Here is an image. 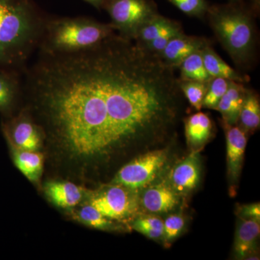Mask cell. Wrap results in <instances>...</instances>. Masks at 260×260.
Masks as SVG:
<instances>
[{"label": "cell", "instance_id": "6da1fadb", "mask_svg": "<svg viewBox=\"0 0 260 260\" xmlns=\"http://www.w3.org/2000/svg\"><path fill=\"white\" fill-rule=\"evenodd\" d=\"M175 70L114 34L87 50L38 53L24 70L23 93L72 153L98 158L172 131L182 93Z\"/></svg>", "mask_w": 260, "mask_h": 260}, {"label": "cell", "instance_id": "7a4b0ae2", "mask_svg": "<svg viewBox=\"0 0 260 260\" xmlns=\"http://www.w3.org/2000/svg\"><path fill=\"white\" fill-rule=\"evenodd\" d=\"M47 18L31 0H0V69L23 73Z\"/></svg>", "mask_w": 260, "mask_h": 260}, {"label": "cell", "instance_id": "3957f363", "mask_svg": "<svg viewBox=\"0 0 260 260\" xmlns=\"http://www.w3.org/2000/svg\"><path fill=\"white\" fill-rule=\"evenodd\" d=\"M116 32L111 23L84 17L47 18L38 53L60 54L87 50Z\"/></svg>", "mask_w": 260, "mask_h": 260}, {"label": "cell", "instance_id": "277c9868", "mask_svg": "<svg viewBox=\"0 0 260 260\" xmlns=\"http://www.w3.org/2000/svg\"><path fill=\"white\" fill-rule=\"evenodd\" d=\"M207 13L215 37L235 64L244 68L250 65L256 46L251 15L234 5L212 7Z\"/></svg>", "mask_w": 260, "mask_h": 260}, {"label": "cell", "instance_id": "5b68a950", "mask_svg": "<svg viewBox=\"0 0 260 260\" xmlns=\"http://www.w3.org/2000/svg\"><path fill=\"white\" fill-rule=\"evenodd\" d=\"M168 151L155 150L140 155L124 166L116 174L112 184L138 191L156 180L168 161Z\"/></svg>", "mask_w": 260, "mask_h": 260}, {"label": "cell", "instance_id": "8992f818", "mask_svg": "<svg viewBox=\"0 0 260 260\" xmlns=\"http://www.w3.org/2000/svg\"><path fill=\"white\" fill-rule=\"evenodd\" d=\"M103 6L116 31L132 39L143 24L158 14L155 5L148 0H104Z\"/></svg>", "mask_w": 260, "mask_h": 260}, {"label": "cell", "instance_id": "52a82bcc", "mask_svg": "<svg viewBox=\"0 0 260 260\" xmlns=\"http://www.w3.org/2000/svg\"><path fill=\"white\" fill-rule=\"evenodd\" d=\"M137 191L112 184L95 194L90 204L111 220H126L133 216L139 208V196Z\"/></svg>", "mask_w": 260, "mask_h": 260}, {"label": "cell", "instance_id": "ba28073f", "mask_svg": "<svg viewBox=\"0 0 260 260\" xmlns=\"http://www.w3.org/2000/svg\"><path fill=\"white\" fill-rule=\"evenodd\" d=\"M3 130L10 144L20 150L37 151L42 145L40 126L23 111L10 121L3 122Z\"/></svg>", "mask_w": 260, "mask_h": 260}, {"label": "cell", "instance_id": "9c48e42d", "mask_svg": "<svg viewBox=\"0 0 260 260\" xmlns=\"http://www.w3.org/2000/svg\"><path fill=\"white\" fill-rule=\"evenodd\" d=\"M200 150H191L184 160L178 162L169 173L167 179L179 196L194 191L201 179Z\"/></svg>", "mask_w": 260, "mask_h": 260}, {"label": "cell", "instance_id": "30bf717a", "mask_svg": "<svg viewBox=\"0 0 260 260\" xmlns=\"http://www.w3.org/2000/svg\"><path fill=\"white\" fill-rule=\"evenodd\" d=\"M222 123L226 138L228 179L234 189L242 173L247 138L245 132L239 126L231 125L224 121Z\"/></svg>", "mask_w": 260, "mask_h": 260}, {"label": "cell", "instance_id": "8fae6325", "mask_svg": "<svg viewBox=\"0 0 260 260\" xmlns=\"http://www.w3.org/2000/svg\"><path fill=\"white\" fill-rule=\"evenodd\" d=\"M141 197L140 205L150 213H170L179 205L180 196L174 190L167 178L145 187Z\"/></svg>", "mask_w": 260, "mask_h": 260}, {"label": "cell", "instance_id": "7c38bea8", "mask_svg": "<svg viewBox=\"0 0 260 260\" xmlns=\"http://www.w3.org/2000/svg\"><path fill=\"white\" fill-rule=\"evenodd\" d=\"M209 44L204 38L191 37L181 32L173 38L159 56L169 66L177 69L188 56L202 50Z\"/></svg>", "mask_w": 260, "mask_h": 260}, {"label": "cell", "instance_id": "4fadbf2b", "mask_svg": "<svg viewBox=\"0 0 260 260\" xmlns=\"http://www.w3.org/2000/svg\"><path fill=\"white\" fill-rule=\"evenodd\" d=\"M23 93V73L0 69V113L10 116L20 94Z\"/></svg>", "mask_w": 260, "mask_h": 260}, {"label": "cell", "instance_id": "5bb4252c", "mask_svg": "<svg viewBox=\"0 0 260 260\" xmlns=\"http://www.w3.org/2000/svg\"><path fill=\"white\" fill-rule=\"evenodd\" d=\"M260 221L238 217L234 251L237 259H246L256 249L260 234Z\"/></svg>", "mask_w": 260, "mask_h": 260}, {"label": "cell", "instance_id": "9a60e30c", "mask_svg": "<svg viewBox=\"0 0 260 260\" xmlns=\"http://www.w3.org/2000/svg\"><path fill=\"white\" fill-rule=\"evenodd\" d=\"M44 193L53 204L70 209L77 206L83 197L81 187L69 181H50L44 186Z\"/></svg>", "mask_w": 260, "mask_h": 260}, {"label": "cell", "instance_id": "2e32d148", "mask_svg": "<svg viewBox=\"0 0 260 260\" xmlns=\"http://www.w3.org/2000/svg\"><path fill=\"white\" fill-rule=\"evenodd\" d=\"M246 93V89L244 88L243 83L230 81L226 92L215 109L221 114L224 122L231 125L237 124Z\"/></svg>", "mask_w": 260, "mask_h": 260}, {"label": "cell", "instance_id": "e0dca14e", "mask_svg": "<svg viewBox=\"0 0 260 260\" xmlns=\"http://www.w3.org/2000/svg\"><path fill=\"white\" fill-rule=\"evenodd\" d=\"M184 129L186 142L191 150H200L211 138L213 122L209 116L199 111L186 118Z\"/></svg>", "mask_w": 260, "mask_h": 260}, {"label": "cell", "instance_id": "ac0fdd59", "mask_svg": "<svg viewBox=\"0 0 260 260\" xmlns=\"http://www.w3.org/2000/svg\"><path fill=\"white\" fill-rule=\"evenodd\" d=\"M15 167L31 182L37 183L44 169V155L37 151L20 150L10 145Z\"/></svg>", "mask_w": 260, "mask_h": 260}, {"label": "cell", "instance_id": "d6986e66", "mask_svg": "<svg viewBox=\"0 0 260 260\" xmlns=\"http://www.w3.org/2000/svg\"><path fill=\"white\" fill-rule=\"evenodd\" d=\"M202 56L205 69L212 78H222L239 83H244L246 81L243 75L222 59L210 47V44L202 49Z\"/></svg>", "mask_w": 260, "mask_h": 260}, {"label": "cell", "instance_id": "ffe728a7", "mask_svg": "<svg viewBox=\"0 0 260 260\" xmlns=\"http://www.w3.org/2000/svg\"><path fill=\"white\" fill-rule=\"evenodd\" d=\"M237 123L246 133H251L259 127L260 104L257 94L246 89L245 99Z\"/></svg>", "mask_w": 260, "mask_h": 260}, {"label": "cell", "instance_id": "44dd1931", "mask_svg": "<svg viewBox=\"0 0 260 260\" xmlns=\"http://www.w3.org/2000/svg\"><path fill=\"white\" fill-rule=\"evenodd\" d=\"M179 25L180 24L177 22L165 18L158 13L140 27L134 40L142 45H145L169 29Z\"/></svg>", "mask_w": 260, "mask_h": 260}, {"label": "cell", "instance_id": "7402d4cb", "mask_svg": "<svg viewBox=\"0 0 260 260\" xmlns=\"http://www.w3.org/2000/svg\"><path fill=\"white\" fill-rule=\"evenodd\" d=\"M178 68L180 70V80H194L209 83L212 79L205 69L202 50L196 51L188 56Z\"/></svg>", "mask_w": 260, "mask_h": 260}, {"label": "cell", "instance_id": "603a6c76", "mask_svg": "<svg viewBox=\"0 0 260 260\" xmlns=\"http://www.w3.org/2000/svg\"><path fill=\"white\" fill-rule=\"evenodd\" d=\"M74 217L78 221L92 229L103 231H114L117 229L114 220L104 216L90 204L78 210Z\"/></svg>", "mask_w": 260, "mask_h": 260}, {"label": "cell", "instance_id": "cb8c5ba5", "mask_svg": "<svg viewBox=\"0 0 260 260\" xmlns=\"http://www.w3.org/2000/svg\"><path fill=\"white\" fill-rule=\"evenodd\" d=\"M132 227L136 232L148 239H162L164 234V221L154 215H141L135 218Z\"/></svg>", "mask_w": 260, "mask_h": 260}, {"label": "cell", "instance_id": "d4e9b609", "mask_svg": "<svg viewBox=\"0 0 260 260\" xmlns=\"http://www.w3.org/2000/svg\"><path fill=\"white\" fill-rule=\"evenodd\" d=\"M209 83L194 81V80H180V88L184 96L191 107L197 111L201 110L205 94Z\"/></svg>", "mask_w": 260, "mask_h": 260}, {"label": "cell", "instance_id": "484cf974", "mask_svg": "<svg viewBox=\"0 0 260 260\" xmlns=\"http://www.w3.org/2000/svg\"><path fill=\"white\" fill-rule=\"evenodd\" d=\"M230 80L213 78L208 84V90L203 102V108L215 110L219 102L226 92Z\"/></svg>", "mask_w": 260, "mask_h": 260}, {"label": "cell", "instance_id": "4316f807", "mask_svg": "<svg viewBox=\"0 0 260 260\" xmlns=\"http://www.w3.org/2000/svg\"><path fill=\"white\" fill-rule=\"evenodd\" d=\"M185 226V220L181 214H172L164 221L162 240L166 246H169L182 232Z\"/></svg>", "mask_w": 260, "mask_h": 260}, {"label": "cell", "instance_id": "83f0119b", "mask_svg": "<svg viewBox=\"0 0 260 260\" xmlns=\"http://www.w3.org/2000/svg\"><path fill=\"white\" fill-rule=\"evenodd\" d=\"M178 9L190 16L203 18L209 9L205 0H169Z\"/></svg>", "mask_w": 260, "mask_h": 260}, {"label": "cell", "instance_id": "f1b7e54d", "mask_svg": "<svg viewBox=\"0 0 260 260\" xmlns=\"http://www.w3.org/2000/svg\"><path fill=\"white\" fill-rule=\"evenodd\" d=\"M181 32H184L182 28H181L180 25H177L174 28L169 29V30L162 34L161 35L155 38L151 42L143 46H144L147 49L154 53V54L159 55L173 38L178 35V34H181Z\"/></svg>", "mask_w": 260, "mask_h": 260}, {"label": "cell", "instance_id": "f546056e", "mask_svg": "<svg viewBox=\"0 0 260 260\" xmlns=\"http://www.w3.org/2000/svg\"><path fill=\"white\" fill-rule=\"evenodd\" d=\"M237 214L239 218L251 219L260 221L259 203L239 205L237 209Z\"/></svg>", "mask_w": 260, "mask_h": 260}, {"label": "cell", "instance_id": "4dcf8cb0", "mask_svg": "<svg viewBox=\"0 0 260 260\" xmlns=\"http://www.w3.org/2000/svg\"><path fill=\"white\" fill-rule=\"evenodd\" d=\"M83 1L86 2V3L93 6L94 8L99 9V8H102L103 6L104 0H83Z\"/></svg>", "mask_w": 260, "mask_h": 260}, {"label": "cell", "instance_id": "1f68e13d", "mask_svg": "<svg viewBox=\"0 0 260 260\" xmlns=\"http://www.w3.org/2000/svg\"><path fill=\"white\" fill-rule=\"evenodd\" d=\"M233 2L237 1V0H232Z\"/></svg>", "mask_w": 260, "mask_h": 260}]
</instances>
